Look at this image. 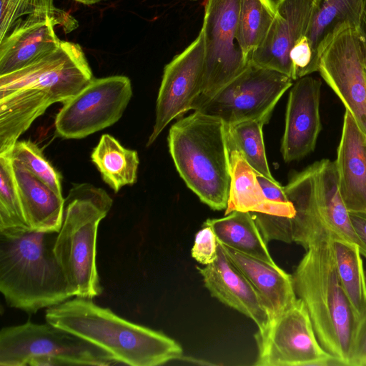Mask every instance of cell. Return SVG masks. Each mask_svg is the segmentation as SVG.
Instances as JSON below:
<instances>
[{
  "instance_id": "6da1fadb",
  "label": "cell",
  "mask_w": 366,
  "mask_h": 366,
  "mask_svg": "<svg viewBox=\"0 0 366 366\" xmlns=\"http://www.w3.org/2000/svg\"><path fill=\"white\" fill-rule=\"evenodd\" d=\"M93 79L81 47L66 41L34 63L0 76V154L9 153L51 105L65 103Z\"/></svg>"
},
{
  "instance_id": "7a4b0ae2",
  "label": "cell",
  "mask_w": 366,
  "mask_h": 366,
  "mask_svg": "<svg viewBox=\"0 0 366 366\" xmlns=\"http://www.w3.org/2000/svg\"><path fill=\"white\" fill-rule=\"evenodd\" d=\"M45 318L107 351L119 364L156 366L183 357L182 348L174 340L129 322L90 298L76 297L49 307Z\"/></svg>"
},
{
  "instance_id": "3957f363",
  "label": "cell",
  "mask_w": 366,
  "mask_h": 366,
  "mask_svg": "<svg viewBox=\"0 0 366 366\" xmlns=\"http://www.w3.org/2000/svg\"><path fill=\"white\" fill-rule=\"evenodd\" d=\"M57 234L0 233V291L9 306L35 313L74 297L54 254Z\"/></svg>"
},
{
  "instance_id": "277c9868",
  "label": "cell",
  "mask_w": 366,
  "mask_h": 366,
  "mask_svg": "<svg viewBox=\"0 0 366 366\" xmlns=\"http://www.w3.org/2000/svg\"><path fill=\"white\" fill-rule=\"evenodd\" d=\"M292 277L321 346L342 365L349 366L358 320L340 283L331 240L306 249Z\"/></svg>"
},
{
  "instance_id": "5b68a950",
  "label": "cell",
  "mask_w": 366,
  "mask_h": 366,
  "mask_svg": "<svg viewBox=\"0 0 366 366\" xmlns=\"http://www.w3.org/2000/svg\"><path fill=\"white\" fill-rule=\"evenodd\" d=\"M167 140L175 167L187 186L211 209H225L231 182L225 124L194 111L172 125Z\"/></svg>"
},
{
  "instance_id": "8992f818",
  "label": "cell",
  "mask_w": 366,
  "mask_h": 366,
  "mask_svg": "<svg viewBox=\"0 0 366 366\" xmlns=\"http://www.w3.org/2000/svg\"><path fill=\"white\" fill-rule=\"evenodd\" d=\"M292 203L293 242L307 249L321 241L342 239L357 244L366 257V245L357 234L341 196L335 162L322 159L294 174L283 187Z\"/></svg>"
},
{
  "instance_id": "52a82bcc",
  "label": "cell",
  "mask_w": 366,
  "mask_h": 366,
  "mask_svg": "<svg viewBox=\"0 0 366 366\" xmlns=\"http://www.w3.org/2000/svg\"><path fill=\"white\" fill-rule=\"evenodd\" d=\"M112 203L104 189L87 183L74 185L64 200L54 252L75 297L92 299L102 292L96 262L97 231Z\"/></svg>"
},
{
  "instance_id": "ba28073f",
  "label": "cell",
  "mask_w": 366,
  "mask_h": 366,
  "mask_svg": "<svg viewBox=\"0 0 366 366\" xmlns=\"http://www.w3.org/2000/svg\"><path fill=\"white\" fill-rule=\"evenodd\" d=\"M119 364L109 352L49 323L31 321L0 332L1 366H57Z\"/></svg>"
},
{
  "instance_id": "9c48e42d",
  "label": "cell",
  "mask_w": 366,
  "mask_h": 366,
  "mask_svg": "<svg viewBox=\"0 0 366 366\" xmlns=\"http://www.w3.org/2000/svg\"><path fill=\"white\" fill-rule=\"evenodd\" d=\"M257 366L342 365L325 351L315 335L307 310L300 298L269 318L254 335Z\"/></svg>"
},
{
  "instance_id": "30bf717a",
  "label": "cell",
  "mask_w": 366,
  "mask_h": 366,
  "mask_svg": "<svg viewBox=\"0 0 366 366\" xmlns=\"http://www.w3.org/2000/svg\"><path fill=\"white\" fill-rule=\"evenodd\" d=\"M292 81L285 74L249 62L241 74L195 105L193 111L217 117L227 126L246 120L264 124Z\"/></svg>"
},
{
  "instance_id": "8fae6325",
  "label": "cell",
  "mask_w": 366,
  "mask_h": 366,
  "mask_svg": "<svg viewBox=\"0 0 366 366\" xmlns=\"http://www.w3.org/2000/svg\"><path fill=\"white\" fill-rule=\"evenodd\" d=\"M239 0H206L202 34L204 74L197 104L213 96L249 65L237 39ZM193 110V109H192Z\"/></svg>"
},
{
  "instance_id": "7c38bea8",
  "label": "cell",
  "mask_w": 366,
  "mask_h": 366,
  "mask_svg": "<svg viewBox=\"0 0 366 366\" xmlns=\"http://www.w3.org/2000/svg\"><path fill=\"white\" fill-rule=\"evenodd\" d=\"M132 96L125 76L94 78L64 103L55 118V133L64 139H82L116 123Z\"/></svg>"
},
{
  "instance_id": "4fadbf2b",
  "label": "cell",
  "mask_w": 366,
  "mask_h": 366,
  "mask_svg": "<svg viewBox=\"0 0 366 366\" xmlns=\"http://www.w3.org/2000/svg\"><path fill=\"white\" fill-rule=\"evenodd\" d=\"M318 71L366 134V74L356 28L344 25L322 53Z\"/></svg>"
},
{
  "instance_id": "5bb4252c",
  "label": "cell",
  "mask_w": 366,
  "mask_h": 366,
  "mask_svg": "<svg viewBox=\"0 0 366 366\" xmlns=\"http://www.w3.org/2000/svg\"><path fill=\"white\" fill-rule=\"evenodd\" d=\"M204 63V39L199 31L197 38L164 66L157 99L155 122L147 147L154 142L169 123L193 109L202 92Z\"/></svg>"
},
{
  "instance_id": "9a60e30c",
  "label": "cell",
  "mask_w": 366,
  "mask_h": 366,
  "mask_svg": "<svg viewBox=\"0 0 366 366\" xmlns=\"http://www.w3.org/2000/svg\"><path fill=\"white\" fill-rule=\"evenodd\" d=\"M66 33L78 26L68 13H40L18 21L0 41V76L21 69L57 49L61 41L54 31L56 25Z\"/></svg>"
},
{
  "instance_id": "2e32d148",
  "label": "cell",
  "mask_w": 366,
  "mask_h": 366,
  "mask_svg": "<svg viewBox=\"0 0 366 366\" xmlns=\"http://www.w3.org/2000/svg\"><path fill=\"white\" fill-rule=\"evenodd\" d=\"M321 85L318 79L306 76L297 79L290 91L281 144L286 162L300 160L315 148L322 128Z\"/></svg>"
},
{
  "instance_id": "e0dca14e",
  "label": "cell",
  "mask_w": 366,
  "mask_h": 366,
  "mask_svg": "<svg viewBox=\"0 0 366 366\" xmlns=\"http://www.w3.org/2000/svg\"><path fill=\"white\" fill-rule=\"evenodd\" d=\"M274 1V19L263 43L252 54L249 62L292 79L290 53L297 41L307 35L315 0Z\"/></svg>"
},
{
  "instance_id": "ac0fdd59",
  "label": "cell",
  "mask_w": 366,
  "mask_h": 366,
  "mask_svg": "<svg viewBox=\"0 0 366 366\" xmlns=\"http://www.w3.org/2000/svg\"><path fill=\"white\" fill-rule=\"evenodd\" d=\"M197 269L212 296L249 317L258 328L267 322L268 317L258 294L219 242L215 260Z\"/></svg>"
},
{
  "instance_id": "d6986e66",
  "label": "cell",
  "mask_w": 366,
  "mask_h": 366,
  "mask_svg": "<svg viewBox=\"0 0 366 366\" xmlns=\"http://www.w3.org/2000/svg\"><path fill=\"white\" fill-rule=\"evenodd\" d=\"M335 164L347 209L366 211V134L347 109Z\"/></svg>"
},
{
  "instance_id": "ffe728a7",
  "label": "cell",
  "mask_w": 366,
  "mask_h": 366,
  "mask_svg": "<svg viewBox=\"0 0 366 366\" xmlns=\"http://www.w3.org/2000/svg\"><path fill=\"white\" fill-rule=\"evenodd\" d=\"M221 244L230 261L258 294L268 319L277 316L297 300L292 274L277 264H271Z\"/></svg>"
},
{
  "instance_id": "44dd1931",
  "label": "cell",
  "mask_w": 366,
  "mask_h": 366,
  "mask_svg": "<svg viewBox=\"0 0 366 366\" xmlns=\"http://www.w3.org/2000/svg\"><path fill=\"white\" fill-rule=\"evenodd\" d=\"M12 164L23 213L30 229L59 232L63 221L65 199L21 163L12 159Z\"/></svg>"
},
{
  "instance_id": "7402d4cb",
  "label": "cell",
  "mask_w": 366,
  "mask_h": 366,
  "mask_svg": "<svg viewBox=\"0 0 366 366\" xmlns=\"http://www.w3.org/2000/svg\"><path fill=\"white\" fill-rule=\"evenodd\" d=\"M231 182L225 214L233 211L259 212L288 221L295 215L292 203L267 199L257 181L256 172L240 152L230 151Z\"/></svg>"
},
{
  "instance_id": "603a6c76",
  "label": "cell",
  "mask_w": 366,
  "mask_h": 366,
  "mask_svg": "<svg viewBox=\"0 0 366 366\" xmlns=\"http://www.w3.org/2000/svg\"><path fill=\"white\" fill-rule=\"evenodd\" d=\"M364 0H315L307 33L319 69L322 51L345 24L357 27Z\"/></svg>"
},
{
  "instance_id": "cb8c5ba5",
  "label": "cell",
  "mask_w": 366,
  "mask_h": 366,
  "mask_svg": "<svg viewBox=\"0 0 366 366\" xmlns=\"http://www.w3.org/2000/svg\"><path fill=\"white\" fill-rule=\"evenodd\" d=\"M203 225L213 229L221 244L271 264H277L250 212L233 211L221 218L207 219Z\"/></svg>"
},
{
  "instance_id": "d4e9b609",
  "label": "cell",
  "mask_w": 366,
  "mask_h": 366,
  "mask_svg": "<svg viewBox=\"0 0 366 366\" xmlns=\"http://www.w3.org/2000/svg\"><path fill=\"white\" fill-rule=\"evenodd\" d=\"M91 159L103 180L115 192L137 182L139 159L137 151L124 147L114 137L103 134Z\"/></svg>"
},
{
  "instance_id": "484cf974",
  "label": "cell",
  "mask_w": 366,
  "mask_h": 366,
  "mask_svg": "<svg viewBox=\"0 0 366 366\" xmlns=\"http://www.w3.org/2000/svg\"><path fill=\"white\" fill-rule=\"evenodd\" d=\"M331 244L340 283L358 320L366 310V276L360 248L342 239H332Z\"/></svg>"
},
{
  "instance_id": "4316f807",
  "label": "cell",
  "mask_w": 366,
  "mask_h": 366,
  "mask_svg": "<svg viewBox=\"0 0 366 366\" xmlns=\"http://www.w3.org/2000/svg\"><path fill=\"white\" fill-rule=\"evenodd\" d=\"M275 15L274 0H239L237 39L249 60L265 39Z\"/></svg>"
},
{
  "instance_id": "83f0119b",
  "label": "cell",
  "mask_w": 366,
  "mask_h": 366,
  "mask_svg": "<svg viewBox=\"0 0 366 366\" xmlns=\"http://www.w3.org/2000/svg\"><path fill=\"white\" fill-rule=\"evenodd\" d=\"M263 125L262 122L257 120H246L226 125L228 148L229 152L236 150L240 152L257 173L274 180L267 160Z\"/></svg>"
},
{
  "instance_id": "f1b7e54d",
  "label": "cell",
  "mask_w": 366,
  "mask_h": 366,
  "mask_svg": "<svg viewBox=\"0 0 366 366\" xmlns=\"http://www.w3.org/2000/svg\"><path fill=\"white\" fill-rule=\"evenodd\" d=\"M31 230L21 207L10 154H0V233Z\"/></svg>"
},
{
  "instance_id": "f546056e",
  "label": "cell",
  "mask_w": 366,
  "mask_h": 366,
  "mask_svg": "<svg viewBox=\"0 0 366 366\" xmlns=\"http://www.w3.org/2000/svg\"><path fill=\"white\" fill-rule=\"evenodd\" d=\"M9 154L12 159L21 163L32 174L62 195L59 172L46 159L35 143L30 140H18Z\"/></svg>"
},
{
  "instance_id": "4dcf8cb0",
  "label": "cell",
  "mask_w": 366,
  "mask_h": 366,
  "mask_svg": "<svg viewBox=\"0 0 366 366\" xmlns=\"http://www.w3.org/2000/svg\"><path fill=\"white\" fill-rule=\"evenodd\" d=\"M53 0H0V41L20 20L40 13L57 14Z\"/></svg>"
},
{
  "instance_id": "1f68e13d",
  "label": "cell",
  "mask_w": 366,
  "mask_h": 366,
  "mask_svg": "<svg viewBox=\"0 0 366 366\" xmlns=\"http://www.w3.org/2000/svg\"><path fill=\"white\" fill-rule=\"evenodd\" d=\"M217 249L218 240L214 232L209 226L203 225L195 234L192 257L199 263L207 265L217 258Z\"/></svg>"
},
{
  "instance_id": "d6a6232c",
  "label": "cell",
  "mask_w": 366,
  "mask_h": 366,
  "mask_svg": "<svg viewBox=\"0 0 366 366\" xmlns=\"http://www.w3.org/2000/svg\"><path fill=\"white\" fill-rule=\"evenodd\" d=\"M366 365V310L359 317L350 353L349 366Z\"/></svg>"
},
{
  "instance_id": "836d02e7",
  "label": "cell",
  "mask_w": 366,
  "mask_h": 366,
  "mask_svg": "<svg viewBox=\"0 0 366 366\" xmlns=\"http://www.w3.org/2000/svg\"><path fill=\"white\" fill-rule=\"evenodd\" d=\"M257 181L262 188L265 197L272 202L280 203H288V199L283 186L277 180L270 179L264 175L257 173Z\"/></svg>"
},
{
  "instance_id": "e575fe53",
  "label": "cell",
  "mask_w": 366,
  "mask_h": 366,
  "mask_svg": "<svg viewBox=\"0 0 366 366\" xmlns=\"http://www.w3.org/2000/svg\"><path fill=\"white\" fill-rule=\"evenodd\" d=\"M360 50L366 74V0H364L358 24L356 27Z\"/></svg>"
},
{
  "instance_id": "d590c367",
  "label": "cell",
  "mask_w": 366,
  "mask_h": 366,
  "mask_svg": "<svg viewBox=\"0 0 366 366\" xmlns=\"http://www.w3.org/2000/svg\"><path fill=\"white\" fill-rule=\"evenodd\" d=\"M349 212L352 226L357 234L366 245V211Z\"/></svg>"
},
{
  "instance_id": "8d00e7d4",
  "label": "cell",
  "mask_w": 366,
  "mask_h": 366,
  "mask_svg": "<svg viewBox=\"0 0 366 366\" xmlns=\"http://www.w3.org/2000/svg\"><path fill=\"white\" fill-rule=\"evenodd\" d=\"M86 5H92L106 0H74Z\"/></svg>"
}]
</instances>
